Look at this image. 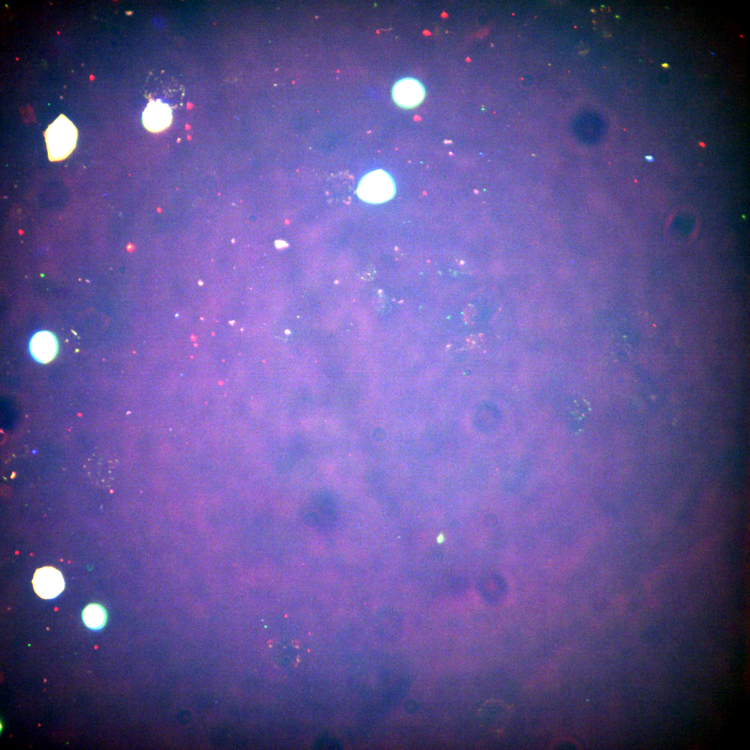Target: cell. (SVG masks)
<instances>
[{
	"label": "cell",
	"instance_id": "5",
	"mask_svg": "<svg viewBox=\"0 0 750 750\" xmlns=\"http://www.w3.org/2000/svg\"><path fill=\"white\" fill-rule=\"evenodd\" d=\"M172 111L169 106L160 100L151 101L142 113V123L151 132L166 129L172 123Z\"/></svg>",
	"mask_w": 750,
	"mask_h": 750
},
{
	"label": "cell",
	"instance_id": "9",
	"mask_svg": "<svg viewBox=\"0 0 750 750\" xmlns=\"http://www.w3.org/2000/svg\"><path fill=\"white\" fill-rule=\"evenodd\" d=\"M199 285H202L203 283H202V282H201V281H199Z\"/></svg>",
	"mask_w": 750,
	"mask_h": 750
},
{
	"label": "cell",
	"instance_id": "2",
	"mask_svg": "<svg viewBox=\"0 0 750 750\" xmlns=\"http://www.w3.org/2000/svg\"><path fill=\"white\" fill-rule=\"evenodd\" d=\"M359 197L370 203H382L391 199L395 192L391 176L379 169L365 175L358 188Z\"/></svg>",
	"mask_w": 750,
	"mask_h": 750
},
{
	"label": "cell",
	"instance_id": "6",
	"mask_svg": "<svg viewBox=\"0 0 750 750\" xmlns=\"http://www.w3.org/2000/svg\"><path fill=\"white\" fill-rule=\"evenodd\" d=\"M30 350L35 360L42 363L49 362L58 351L56 338L49 331L38 332L31 340Z\"/></svg>",
	"mask_w": 750,
	"mask_h": 750
},
{
	"label": "cell",
	"instance_id": "8",
	"mask_svg": "<svg viewBox=\"0 0 750 750\" xmlns=\"http://www.w3.org/2000/svg\"><path fill=\"white\" fill-rule=\"evenodd\" d=\"M647 160H652L653 159H652V157H650V156H647Z\"/></svg>",
	"mask_w": 750,
	"mask_h": 750
},
{
	"label": "cell",
	"instance_id": "1",
	"mask_svg": "<svg viewBox=\"0 0 750 750\" xmlns=\"http://www.w3.org/2000/svg\"><path fill=\"white\" fill-rule=\"evenodd\" d=\"M78 131L75 125L61 114L44 132L48 158L51 161L65 159L76 145Z\"/></svg>",
	"mask_w": 750,
	"mask_h": 750
},
{
	"label": "cell",
	"instance_id": "3",
	"mask_svg": "<svg viewBox=\"0 0 750 750\" xmlns=\"http://www.w3.org/2000/svg\"><path fill=\"white\" fill-rule=\"evenodd\" d=\"M32 583L36 594L46 599L56 597L65 588L62 574L53 567L38 569L34 574Z\"/></svg>",
	"mask_w": 750,
	"mask_h": 750
},
{
	"label": "cell",
	"instance_id": "4",
	"mask_svg": "<svg viewBox=\"0 0 750 750\" xmlns=\"http://www.w3.org/2000/svg\"><path fill=\"white\" fill-rule=\"evenodd\" d=\"M392 96L394 101L401 107L413 108L423 101L425 90L417 80L405 78L395 83Z\"/></svg>",
	"mask_w": 750,
	"mask_h": 750
},
{
	"label": "cell",
	"instance_id": "7",
	"mask_svg": "<svg viewBox=\"0 0 750 750\" xmlns=\"http://www.w3.org/2000/svg\"><path fill=\"white\" fill-rule=\"evenodd\" d=\"M83 619L89 628L99 629L105 624L106 612L99 605L90 604L83 610Z\"/></svg>",
	"mask_w": 750,
	"mask_h": 750
}]
</instances>
